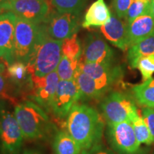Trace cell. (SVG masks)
<instances>
[{"label":"cell","mask_w":154,"mask_h":154,"mask_svg":"<svg viewBox=\"0 0 154 154\" xmlns=\"http://www.w3.org/2000/svg\"><path fill=\"white\" fill-rule=\"evenodd\" d=\"M66 119V131L78 142L82 150L101 143L105 121L94 107L84 103H76Z\"/></svg>","instance_id":"6da1fadb"},{"label":"cell","mask_w":154,"mask_h":154,"mask_svg":"<svg viewBox=\"0 0 154 154\" xmlns=\"http://www.w3.org/2000/svg\"><path fill=\"white\" fill-rule=\"evenodd\" d=\"M14 113L25 139L45 140L57 131L47 111L34 101L26 100L17 103Z\"/></svg>","instance_id":"7a4b0ae2"},{"label":"cell","mask_w":154,"mask_h":154,"mask_svg":"<svg viewBox=\"0 0 154 154\" xmlns=\"http://www.w3.org/2000/svg\"><path fill=\"white\" fill-rule=\"evenodd\" d=\"M38 26L37 40L26 66L31 74L43 77L57 70L62 57L63 41L51 38L42 24Z\"/></svg>","instance_id":"3957f363"},{"label":"cell","mask_w":154,"mask_h":154,"mask_svg":"<svg viewBox=\"0 0 154 154\" xmlns=\"http://www.w3.org/2000/svg\"><path fill=\"white\" fill-rule=\"evenodd\" d=\"M101 114L106 124L131 121L138 114L134 99L119 91H113L104 96L99 105Z\"/></svg>","instance_id":"277c9868"},{"label":"cell","mask_w":154,"mask_h":154,"mask_svg":"<svg viewBox=\"0 0 154 154\" xmlns=\"http://www.w3.org/2000/svg\"><path fill=\"white\" fill-rule=\"evenodd\" d=\"M25 139L14 111L0 99V152L1 154H19Z\"/></svg>","instance_id":"5b68a950"},{"label":"cell","mask_w":154,"mask_h":154,"mask_svg":"<svg viewBox=\"0 0 154 154\" xmlns=\"http://www.w3.org/2000/svg\"><path fill=\"white\" fill-rule=\"evenodd\" d=\"M106 136L111 149L118 154H134L140 149V143L128 121L107 124Z\"/></svg>","instance_id":"8992f818"},{"label":"cell","mask_w":154,"mask_h":154,"mask_svg":"<svg viewBox=\"0 0 154 154\" xmlns=\"http://www.w3.org/2000/svg\"><path fill=\"white\" fill-rule=\"evenodd\" d=\"M38 24L17 17L14 32L15 61L27 64L37 40Z\"/></svg>","instance_id":"52a82bcc"},{"label":"cell","mask_w":154,"mask_h":154,"mask_svg":"<svg viewBox=\"0 0 154 154\" xmlns=\"http://www.w3.org/2000/svg\"><path fill=\"white\" fill-rule=\"evenodd\" d=\"M80 14L51 11L42 23L47 34L57 40H63L72 37L79 30Z\"/></svg>","instance_id":"ba28073f"},{"label":"cell","mask_w":154,"mask_h":154,"mask_svg":"<svg viewBox=\"0 0 154 154\" xmlns=\"http://www.w3.org/2000/svg\"><path fill=\"white\" fill-rule=\"evenodd\" d=\"M81 100V92L75 79L59 80L54 96L51 113L59 119H66L72 107Z\"/></svg>","instance_id":"9c48e42d"},{"label":"cell","mask_w":154,"mask_h":154,"mask_svg":"<svg viewBox=\"0 0 154 154\" xmlns=\"http://www.w3.org/2000/svg\"><path fill=\"white\" fill-rule=\"evenodd\" d=\"M32 101L42 107L47 113H51L54 96L55 95L59 78L57 71L43 77L32 74Z\"/></svg>","instance_id":"30bf717a"},{"label":"cell","mask_w":154,"mask_h":154,"mask_svg":"<svg viewBox=\"0 0 154 154\" xmlns=\"http://www.w3.org/2000/svg\"><path fill=\"white\" fill-rule=\"evenodd\" d=\"M81 59L87 63L112 64L114 52L99 34L88 33L84 39Z\"/></svg>","instance_id":"8fae6325"},{"label":"cell","mask_w":154,"mask_h":154,"mask_svg":"<svg viewBox=\"0 0 154 154\" xmlns=\"http://www.w3.org/2000/svg\"><path fill=\"white\" fill-rule=\"evenodd\" d=\"M9 11L36 24H42L51 12L47 0L9 1Z\"/></svg>","instance_id":"7c38bea8"},{"label":"cell","mask_w":154,"mask_h":154,"mask_svg":"<svg viewBox=\"0 0 154 154\" xmlns=\"http://www.w3.org/2000/svg\"><path fill=\"white\" fill-rule=\"evenodd\" d=\"M79 69L110 89L122 79L124 70L118 65L87 63L80 59Z\"/></svg>","instance_id":"4fadbf2b"},{"label":"cell","mask_w":154,"mask_h":154,"mask_svg":"<svg viewBox=\"0 0 154 154\" xmlns=\"http://www.w3.org/2000/svg\"><path fill=\"white\" fill-rule=\"evenodd\" d=\"M17 16L12 11L0 14V57L9 65L14 63V32Z\"/></svg>","instance_id":"5bb4252c"},{"label":"cell","mask_w":154,"mask_h":154,"mask_svg":"<svg viewBox=\"0 0 154 154\" xmlns=\"http://www.w3.org/2000/svg\"><path fill=\"white\" fill-rule=\"evenodd\" d=\"M102 34L115 47L123 51L128 50L127 23L119 18L116 14H111L110 21L100 26Z\"/></svg>","instance_id":"9a60e30c"},{"label":"cell","mask_w":154,"mask_h":154,"mask_svg":"<svg viewBox=\"0 0 154 154\" xmlns=\"http://www.w3.org/2000/svg\"><path fill=\"white\" fill-rule=\"evenodd\" d=\"M153 34L154 18L151 13L135 19L129 24H127L128 47H131L134 44Z\"/></svg>","instance_id":"2e32d148"},{"label":"cell","mask_w":154,"mask_h":154,"mask_svg":"<svg viewBox=\"0 0 154 154\" xmlns=\"http://www.w3.org/2000/svg\"><path fill=\"white\" fill-rule=\"evenodd\" d=\"M74 79L79 88L82 101L101 99L111 90L82 72L79 69L75 75Z\"/></svg>","instance_id":"e0dca14e"},{"label":"cell","mask_w":154,"mask_h":154,"mask_svg":"<svg viewBox=\"0 0 154 154\" xmlns=\"http://www.w3.org/2000/svg\"><path fill=\"white\" fill-rule=\"evenodd\" d=\"M111 17V11L104 0H96L86 11L82 26L86 29L101 26L107 24Z\"/></svg>","instance_id":"ac0fdd59"},{"label":"cell","mask_w":154,"mask_h":154,"mask_svg":"<svg viewBox=\"0 0 154 154\" xmlns=\"http://www.w3.org/2000/svg\"><path fill=\"white\" fill-rule=\"evenodd\" d=\"M6 76L7 80H9V82L18 89H32V74L25 63L15 61L9 65Z\"/></svg>","instance_id":"d6986e66"},{"label":"cell","mask_w":154,"mask_h":154,"mask_svg":"<svg viewBox=\"0 0 154 154\" xmlns=\"http://www.w3.org/2000/svg\"><path fill=\"white\" fill-rule=\"evenodd\" d=\"M54 154H81L82 149L78 142L65 131H57L52 141Z\"/></svg>","instance_id":"ffe728a7"},{"label":"cell","mask_w":154,"mask_h":154,"mask_svg":"<svg viewBox=\"0 0 154 154\" xmlns=\"http://www.w3.org/2000/svg\"><path fill=\"white\" fill-rule=\"evenodd\" d=\"M154 54V34L144 38L128 48L127 59L132 69H136L138 59L146 56Z\"/></svg>","instance_id":"44dd1931"},{"label":"cell","mask_w":154,"mask_h":154,"mask_svg":"<svg viewBox=\"0 0 154 154\" xmlns=\"http://www.w3.org/2000/svg\"><path fill=\"white\" fill-rule=\"evenodd\" d=\"M134 100L143 108H154V79H149L132 88Z\"/></svg>","instance_id":"7402d4cb"},{"label":"cell","mask_w":154,"mask_h":154,"mask_svg":"<svg viewBox=\"0 0 154 154\" xmlns=\"http://www.w3.org/2000/svg\"><path fill=\"white\" fill-rule=\"evenodd\" d=\"M80 59H71L62 55L61 59L57 68V72L60 80H74L79 66Z\"/></svg>","instance_id":"603a6c76"},{"label":"cell","mask_w":154,"mask_h":154,"mask_svg":"<svg viewBox=\"0 0 154 154\" xmlns=\"http://www.w3.org/2000/svg\"><path fill=\"white\" fill-rule=\"evenodd\" d=\"M131 123L134 128L136 137L140 144L151 145L152 143H153V138H152L149 128L141 116L138 115Z\"/></svg>","instance_id":"cb8c5ba5"},{"label":"cell","mask_w":154,"mask_h":154,"mask_svg":"<svg viewBox=\"0 0 154 154\" xmlns=\"http://www.w3.org/2000/svg\"><path fill=\"white\" fill-rule=\"evenodd\" d=\"M87 0H51V5L60 13L80 14Z\"/></svg>","instance_id":"d4e9b609"},{"label":"cell","mask_w":154,"mask_h":154,"mask_svg":"<svg viewBox=\"0 0 154 154\" xmlns=\"http://www.w3.org/2000/svg\"><path fill=\"white\" fill-rule=\"evenodd\" d=\"M151 2L143 1V0H133L131 5L125 17L126 22L127 24H129L135 19L151 13Z\"/></svg>","instance_id":"484cf974"},{"label":"cell","mask_w":154,"mask_h":154,"mask_svg":"<svg viewBox=\"0 0 154 154\" xmlns=\"http://www.w3.org/2000/svg\"><path fill=\"white\" fill-rule=\"evenodd\" d=\"M61 51L62 55L66 56L69 59L79 60L82 55V48L80 41L77 38V34L63 40Z\"/></svg>","instance_id":"4316f807"},{"label":"cell","mask_w":154,"mask_h":154,"mask_svg":"<svg viewBox=\"0 0 154 154\" xmlns=\"http://www.w3.org/2000/svg\"><path fill=\"white\" fill-rule=\"evenodd\" d=\"M136 69L139 70L143 82L151 79L154 73V54L146 56L138 59Z\"/></svg>","instance_id":"83f0119b"},{"label":"cell","mask_w":154,"mask_h":154,"mask_svg":"<svg viewBox=\"0 0 154 154\" xmlns=\"http://www.w3.org/2000/svg\"><path fill=\"white\" fill-rule=\"evenodd\" d=\"M132 2L133 0H113V8L119 18L125 19Z\"/></svg>","instance_id":"f1b7e54d"},{"label":"cell","mask_w":154,"mask_h":154,"mask_svg":"<svg viewBox=\"0 0 154 154\" xmlns=\"http://www.w3.org/2000/svg\"><path fill=\"white\" fill-rule=\"evenodd\" d=\"M141 116L145 121L154 140V108H143Z\"/></svg>","instance_id":"f546056e"},{"label":"cell","mask_w":154,"mask_h":154,"mask_svg":"<svg viewBox=\"0 0 154 154\" xmlns=\"http://www.w3.org/2000/svg\"><path fill=\"white\" fill-rule=\"evenodd\" d=\"M81 154H115L112 150L108 149L106 146L99 143L87 149L82 150Z\"/></svg>","instance_id":"4dcf8cb0"},{"label":"cell","mask_w":154,"mask_h":154,"mask_svg":"<svg viewBox=\"0 0 154 154\" xmlns=\"http://www.w3.org/2000/svg\"><path fill=\"white\" fill-rule=\"evenodd\" d=\"M7 90H8V82L6 74L0 73V99L7 98Z\"/></svg>","instance_id":"1f68e13d"},{"label":"cell","mask_w":154,"mask_h":154,"mask_svg":"<svg viewBox=\"0 0 154 154\" xmlns=\"http://www.w3.org/2000/svg\"><path fill=\"white\" fill-rule=\"evenodd\" d=\"M9 0H0V14H4L6 11H9Z\"/></svg>","instance_id":"d6a6232c"},{"label":"cell","mask_w":154,"mask_h":154,"mask_svg":"<svg viewBox=\"0 0 154 154\" xmlns=\"http://www.w3.org/2000/svg\"><path fill=\"white\" fill-rule=\"evenodd\" d=\"M22 154H42L41 152L35 149H26L22 152Z\"/></svg>","instance_id":"836d02e7"},{"label":"cell","mask_w":154,"mask_h":154,"mask_svg":"<svg viewBox=\"0 0 154 154\" xmlns=\"http://www.w3.org/2000/svg\"><path fill=\"white\" fill-rule=\"evenodd\" d=\"M134 154H153V153H151L150 152L146 151V150H141L139 149L136 152V153Z\"/></svg>","instance_id":"e575fe53"},{"label":"cell","mask_w":154,"mask_h":154,"mask_svg":"<svg viewBox=\"0 0 154 154\" xmlns=\"http://www.w3.org/2000/svg\"><path fill=\"white\" fill-rule=\"evenodd\" d=\"M151 13L152 14V16L154 18V0H152L151 2Z\"/></svg>","instance_id":"d590c367"},{"label":"cell","mask_w":154,"mask_h":154,"mask_svg":"<svg viewBox=\"0 0 154 154\" xmlns=\"http://www.w3.org/2000/svg\"><path fill=\"white\" fill-rule=\"evenodd\" d=\"M143 1H148V2H152V0H143Z\"/></svg>","instance_id":"8d00e7d4"},{"label":"cell","mask_w":154,"mask_h":154,"mask_svg":"<svg viewBox=\"0 0 154 154\" xmlns=\"http://www.w3.org/2000/svg\"><path fill=\"white\" fill-rule=\"evenodd\" d=\"M9 1H14V0H9Z\"/></svg>","instance_id":"74e56055"}]
</instances>
